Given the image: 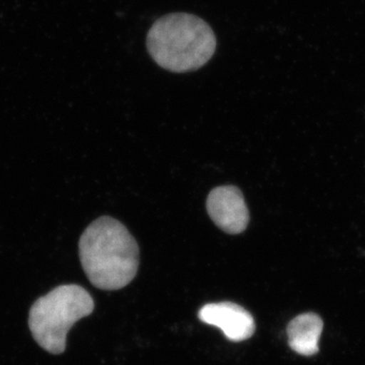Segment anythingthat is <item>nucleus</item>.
<instances>
[{
	"label": "nucleus",
	"instance_id": "1",
	"mask_svg": "<svg viewBox=\"0 0 365 365\" xmlns=\"http://www.w3.org/2000/svg\"><path fill=\"white\" fill-rule=\"evenodd\" d=\"M81 266L93 287L118 290L136 276L139 249L121 222L103 216L86 228L79 240Z\"/></svg>",
	"mask_w": 365,
	"mask_h": 365
},
{
	"label": "nucleus",
	"instance_id": "2",
	"mask_svg": "<svg viewBox=\"0 0 365 365\" xmlns=\"http://www.w3.org/2000/svg\"><path fill=\"white\" fill-rule=\"evenodd\" d=\"M148 53L158 66L173 72L197 71L216 49L212 29L194 14L177 13L158 19L146 39Z\"/></svg>",
	"mask_w": 365,
	"mask_h": 365
},
{
	"label": "nucleus",
	"instance_id": "3",
	"mask_svg": "<svg viewBox=\"0 0 365 365\" xmlns=\"http://www.w3.org/2000/svg\"><path fill=\"white\" fill-rule=\"evenodd\" d=\"M95 302L88 290L76 284L60 285L36 300L29 314L34 339L51 354L66 351V337L72 326L90 316Z\"/></svg>",
	"mask_w": 365,
	"mask_h": 365
},
{
	"label": "nucleus",
	"instance_id": "4",
	"mask_svg": "<svg viewBox=\"0 0 365 365\" xmlns=\"http://www.w3.org/2000/svg\"><path fill=\"white\" fill-rule=\"evenodd\" d=\"M206 208L213 222L230 235L246 230L250 222L249 209L237 187L222 186L209 193Z\"/></svg>",
	"mask_w": 365,
	"mask_h": 365
},
{
	"label": "nucleus",
	"instance_id": "5",
	"mask_svg": "<svg viewBox=\"0 0 365 365\" xmlns=\"http://www.w3.org/2000/svg\"><path fill=\"white\" fill-rule=\"evenodd\" d=\"M199 319L207 325L217 327L228 340H248L254 335L256 325L253 316L234 302L208 304L199 311Z\"/></svg>",
	"mask_w": 365,
	"mask_h": 365
},
{
	"label": "nucleus",
	"instance_id": "6",
	"mask_svg": "<svg viewBox=\"0 0 365 365\" xmlns=\"http://www.w3.org/2000/svg\"><path fill=\"white\" fill-rule=\"evenodd\" d=\"M323 328V319L319 314L306 313L295 317L287 326L289 347L304 356H313L319 352V340Z\"/></svg>",
	"mask_w": 365,
	"mask_h": 365
}]
</instances>
